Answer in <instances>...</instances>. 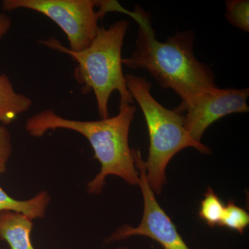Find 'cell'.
<instances>
[{"mask_svg":"<svg viewBox=\"0 0 249 249\" xmlns=\"http://www.w3.org/2000/svg\"><path fill=\"white\" fill-rule=\"evenodd\" d=\"M225 18L228 22L241 30L249 31V0H229L226 1Z\"/></svg>","mask_w":249,"mask_h":249,"instance_id":"13","label":"cell"},{"mask_svg":"<svg viewBox=\"0 0 249 249\" xmlns=\"http://www.w3.org/2000/svg\"><path fill=\"white\" fill-rule=\"evenodd\" d=\"M225 205L215 194L213 190L209 187L204 194V198L201 201L199 215L209 227H220L224 214Z\"/></svg>","mask_w":249,"mask_h":249,"instance_id":"11","label":"cell"},{"mask_svg":"<svg viewBox=\"0 0 249 249\" xmlns=\"http://www.w3.org/2000/svg\"><path fill=\"white\" fill-rule=\"evenodd\" d=\"M33 221L19 213H0V240L6 241L11 249H35L31 237Z\"/></svg>","mask_w":249,"mask_h":249,"instance_id":"8","label":"cell"},{"mask_svg":"<svg viewBox=\"0 0 249 249\" xmlns=\"http://www.w3.org/2000/svg\"><path fill=\"white\" fill-rule=\"evenodd\" d=\"M129 16L138 23L139 31L135 50L128 58H123V65L132 70H147L160 87L173 89L181 98V106L217 88L211 67L195 55L193 31H178L160 42L152 29L150 14L136 6Z\"/></svg>","mask_w":249,"mask_h":249,"instance_id":"1","label":"cell"},{"mask_svg":"<svg viewBox=\"0 0 249 249\" xmlns=\"http://www.w3.org/2000/svg\"><path fill=\"white\" fill-rule=\"evenodd\" d=\"M116 249H127V248H125V247H119V248H117Z\"/></svg>","mask_w":249,"mask_h":249,"instance_id":"16","label":"cell"},{"mask_svg":"<svg viewBox=\"0 0 249 249\" xmlns=\"http://www.w3.org/2000/svg\"><path fill=\"white\" fill-rule=\"evenodd\" d=\"M51 199L48 192L41 191L31 199L18 200L9 196L0 187V213L13 211L25 214L32 220L42 219L46 216Z\"/></svg>","mask_w":249,"mask_h":249,"instance_id":"10","label":"cell"},{"mask_svg":"<svg viewBox=\"0 0 249 249\" xmlns=\"http://www.w3.org/2000/svg\"><path fill=\"white\" fill-rule=\"evenodd\" d=\"M29 96L16 92L9 76L0 72V124L6 126L30 109Z\"/></svg>","mask_w":249,"mask_h":249,"instance_id":"9","label":"cell"},{"mask_svg":"<svg viewBox=\"0 0 249 249\" xmlns=\"http://www.w3.org/2000/svg\"><path fill=\"white\" fill-rule=\"evenodd\" d=\"M12 153L11 134L6 126L0 124V177L6 171Z\"/></svg>","mask_w":249,"mask_h":249,"instance_id":"14","label":"cell"},{"mask_svg":"<svg viewBox=\"0 0 249 249\" xmlns=\"http://www.w3.org/2000/svg\"><path fill=\"white\" fill-rule=\"evenodd\" d=\"M124 78L127 89L140 106L146 121L150 146L143 166L150 188L155 195H160L166 183L167 166L178 152L193 147L199 153L210 155L211 150L193 140L188 133L183 114L175 109H167L153 97L148 80L133 74L124 75Z\"/></svg>","mask_w":249,"mask_h":249,"instance_id":"4","label":"cell"},{"mask_svg":"<svg viewBox=\"0 0 249 249\" xmlns=\"http://www.w3.org/2000/svg\"><path fill=\"white\" fill-rule=\"evenodd\" d=\"M12 25V19L4 13H0V39L6 35Z\"/></svg>","mask_w":249,"mask_h":249,"instance_id":"15","label":"cell"},{"mask_svg":"<svg viewBox=\"0 0 249 249\" xmlns=\"http://www.w3.org/2000/svg\"><path fill=\"white\" fill-rule=\"evenodd\" d=\"M249 224V214L245 209L232 201L225 205L220 227H227L243 235Z\"/></svg>","mask_w":249,"mask_h":249,"instance_id":"12","label":"cell"},{"mask_svg":"<svg viewBox=\"0 0 249 249\" xmlns=\"http://www.w3.org/2000/svg\"><path fill=\"white\" fill-rule=\"evenodd\" d=\"M249 88L220 89L206 91L190 104L179 105L175 110L183 114L184 127L193 140L201 142L205 131L224 116L249 112Z\"/></svg>","mask_w":249,"mask_h":249,"instance_id":"7","label":"cell"},{"mask_svg":"<svg viewBox=\"0 0 249 249\" xmlns=\"http://www.w3.org/2000/svg\"><path fill=\"white\" fill-rule=\"evenodd\" d=\"M137 108L132 105H120L119 114L97 121L66 119L53 109H45L27 119L24 128L33 137H42L49 131L68 129L78 132L91 144L94 158L101 170L87 184L91 195L101 194L106 178L116 176L132 186H139V172L135 164L134 149L129 145V133Z\"/></svg>","mask_w":249,"mask_h":249,"instance_id":"2","label":"cell"},{"mask_svg":"<svg viewBox=\"0 0 249 249\" xmlns=\"http://www.w3.org/2000/svg\"><path fill=\"white\" fill-rule=\"evenodd\" d=\"M116 1L98 0H4L1 10L28 9L47 16L65 33L70 50L88 48L97 34L98 21L114 11Z\"/></svg>","mask_w":249,"mask_h":249,"instance_id":"5","label":"cell"},{"mask_svg":"<svg viewBox=\"0 0 249 249\" xmlns=\"http://www.w3.org/2000/svg\"><path fill=\"white\" fill-rule=\"evenodd\" d=\"M134 155L139 172L138 186L143 200L142 221L136 227L124 224L118 228L106 239V243L142 236L158 242L163 249H190L178 233L175 224L157 200L156 195L147 181L142 154L139 150H134Z\"/></svg>","mask_w":249,"mask_h":249,"instance_id":"6","label":"cell"},{"mask_svg":"<svg viewBox=\"0 0 249 249\" xmlns=\"http://www.w3.org/2000/svg\"><path fill=\"white\" fill-rule=\"evenodd\" d=\"M127 28L125 19L117 21L107 29L100 27L91 45L79 52L70 50L53 36L38 42L49 49L70 55L76 62L73 78L81 85L83 94L91 91L94 93L101 119L109 117L108 104L114 91L120 95V105L134 103L122 68L121 52Z\"/></svg>","mask_w":249,"mask_h":249,"instance_id":"3","label":"cell"}]
</instances>
